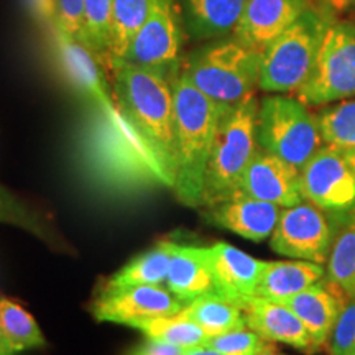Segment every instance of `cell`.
I'll return each mask as SVG.
<instances>
[{
	"label": "cell",
	"instance_id": "9",
	"mask_svg": "<svg viewBox=\"0 0 355 355\" xmlns=\"http://www.w3.org/2000/svg\"><path fill=\"white\" fill-rule=\"evenodd\" d=\"M304 201L334 216H345L355 207V173L343 152L321 146L300 170Z\"/></svg>",
	"mask_w": 355,
	"mask_h": 355
},
{
	"label": "cell",
	"instance_id": "35",
	"mask_svg": "<svg viewBox=\"0 0 355 355\" xmlns=\"http://www.w3.org/2000/svg\"><path fill=\"white\" fill-rule=\"evenodd\" d=\"M184 355H222V354L217 352L216 349L209 347V345H199V347L186 349Z\"/></svg>",
	"mask_w": 355,
	"mask_h": 355
},
{
	"label": "cell",
	"instance_id": "6",
	"mask_svg": "<svg viewBox=\"0 0 355 355\" xmlns=\"http://www.w3.org/2000/svg\"><path fill=\"white\" fill-rule=\"evenodd\" d=\"M257 144L265 152L301 170L321 148L322 139L318 119L309 112L303 101L268 96L259 105Z\"/></svg>",
	"mask_w": 355,
	"mask_h": 355
},
{
	"label": "cell",
	"instance_id": "12",
	"mask_svg": "<svg viewBox=\"0 0 355 355\" xmlns=\"http://www.w3.org/2000/svg\"><path fill=\"white\" fill-rule=\"evenodd\" d=\"M239 194L277 204L279 207H291L304 201L298 168L265 152L260 146L243 173L235 196Z\"/></svg>",
	"mask_w": 355,
	"mask_h": 355
},
{
	"label": "cell",
	"instance_id": "4",
	"mask_svg": "<svg viewBox=\"0 0 355 355\" xmlns=\"http://www.w3.org/2000/svg\"><path fill=\"white\" fill-rule=\"evenodd\" d=\"M260 56L239 40L214 42L194 51L181 74L217 104L234 107L259 87Z\"/></svg>",
	"mask_w": 355,
	"mask_h": 355
},
{
	"label": "cell",
	"instance_id": "23",
	"mask_svg": "<svg viewBox=\"0 0 355 355\" xmlns=\"http://www.w3.org/2000/svg\"><path fill=\"white\" fill-rule=\"evenodd\" d=\"M181 314L196 322L209 337L247 327L243 308L219 295H206L191 301Z\"/></svg>",
	"mask_w": 355,
	"mask_h": 355
},
{
	"label": "cell",
	"instance_id": "33",
	"mask_svg": "<svg viewBox=\"0 0 355 355\" xmlns=\"http://www.w3.org/2000/svg\"><path fill=\"white\" fill-rule=\"evenodd\" d=\"M30 15L38 25L46 26V28H55L56 26V12L55 0H24Z\"/></svg>",
	"mask_w": 355,
	"mask_h": 355
},
{
	"label": "cell",
	"instance_id": "19",
	"mask_svg": "<svg viewBox=\"0 0 355 355\" xmlns=\"http://www.w3.org/2000/svg\"><path fill=\"white\" fill-rule=\"evenodd\" d=\"M170 268L166 285L184 304L206 295H214L211 247L178 245L170 242Z\"/></svg>",
	"mask_w": 355,
	"mask_h": 355
},
{
	"label": "cell",
	"instance_id": "29",
	"mask_svg": "<svg viewBox=\"0 0 355 355\" xmlns=\"http://www.w3.org/2000/svg\"><path fill=\"white\" fill-rule=\"evenodd\" d=\"M316 119L324 144L339 152L355 150V99L324 109Z\"/></svg>",
	"mask_w": 355,
	"mask_h": 355
},
{
	"label": "cell",
	"instance_id": "18",
	"mask_svg": "<svg viewBox=\"0 0 355 355\" xmlns=\"http://www.w3.org/2000/svg\"><path fill=\"white\" fill-rule=\"evenodd\" d=\"M347 296L332 285L329 279L314 283L300 295L293 296L285 304L295 311L308 329L316 350H321L329 340L332 327L344 308Z\"/></svg>",
	"mask_w": 355,
	"mask_h": 355
},
{
	"label": "cell",
	"instance_id": "32",
	"mask_svg": "<svg viewBox=\"0 0 355 355\" xmlns=\"http://www.w3.org/2000/svg\"><path fill=\"white\" fill-rule=\"evenodd\" d=\"M84 0H55L56 26L71 38L83 42Z\"/></svg>",
	"mask_w": 355,
	"mask_h": 355
},
{
	"label": "cell",
	"instance_id": "36",
	"mask_svg": "<svg viewBox=\"0 0 355 355\" xmlns=\"http://www.w3.org/2000/svg\"><path fill=\"white\" fill-rule=\"evenodd\" d=\"M337 10H345V8H355V0H327Z\"/></svg>",
	"mask_w": 355,
	"mask_h": 355
},
{
	"label": "cell",
	"instance_id": "15",
	"mask_svg": "<svg viewBox=\"0 0 355 355\" xmlns=\"http://www.w3.org/2000/svg\"><path fill=\"white\" fill-rule=\"evenodd\" d=\"M279 206L250 196L229 198L204 211V219L216 227L230 230L252 242L272 237L279 217Z\"/></svg>",
	"mask_w": 355,
	"mask_h": 355
},
{
	"label": "cell",
	"instance_id": "25",
	"mask_svg": "<svg viewBox=\"0 0 355 355\" xmlns=\"http://www.w3.org/2000/svg\"><path fill=\"white\" fill-rule=\"evenodd\" d=\"M157 0H114L110 21V50L105 64L114 68L125 55L133 35L148 19Z\"/></svg>",
	"mask_w": 355,
	"mask_h": 355
},
{
	"label": "cell",
	"instance_id": "3",
	"mask_svg": "<svg viewBox=\"0 0 355 355\" xmlns=\"http://www.w3.org/2000/svg\"><path fill=\"white\" fill-rule=\"evenodd\" d=\"M257 115L259 102L254 96L222 114L204 176L202 206H212L237 194L243 173L259 150Z\"/></svg>",
	"mask_w": 355,
	"mask_h": 355
},
{
	"label": "cell",
	"instance_id": "7",
	"mask_svg": "<svg viewBox=\"0 0 355 355\" xmlns=\"http://www.w3.org/2000/svg\"><path fill=\"white\" fill-rule=\"evenodd\" d=\"M306 105H324L355 96V24L327 26L314 68L298 91Z\"/></svg>",
	"mask_w": 355,
	"mask_h": 355
},
{
	"label": "cell",
	"instance_id": "22",
	"mask_svg": "<svg viewBox=\"0 0 355 355\" xmlns=\"http://www.w3.org/2000/svg\"><path fill=\"white\" fill-rule=\"evenodd\" d=\"M46 345L38 322L19 303L0 298V355H15Z\"/></svg>",
	"mask_w": 355,
	"mask_h": 355
},
{
	"label": "cell",
	"instance_id": "39",
	"mask_svg": "<svg viewBox=\"0 0 355 355\" xmlns=\"http://www.w3.org/2000/svg\"><path fill=\"white\" fill-rule=\"evenodd\" d=\"M345 219H347V222H352V224H355V207L349 212V214H345Z\"/></svg>",
	"mask_w": 355,
	"mask_h": 355
},
{
	"label": "cell",
	"instance_id": "11",
	"mask_svg": "<svg viewBox=\"0 0 355 355\" xmlns=\"http://www.w3.org/2000/svg\"><path fill=\"white\" fill-rule=\"evenodd\" d=\"M184 306L170 290L155 285H139L114 290L102 288L92 303L91 313L101 322L132 326L139 321L173 316L181 313Z\"/></svg>",
	"mask_w": 355,
	"mask_h": 355
},
{
	"label": "cell",
	"instance_id": "37",
	"mask_svg": "<svg viewBox=\"0 0 355 355\" xmlns=\"http://www.w3.org/2000/svg\"><path fill=\"white\" fill-rule=\"evenodd\" d=\"M259 355H286V354L282 352V350H279L273 343H270Z\"/></svg>",
	"mask_w": 355,
	"mask_h": 355
},
{
	"label": "cell",
	"instance_id": "34",
	"mask_svg": "<svg viewBox=\"0 0 355 355\" xmlns=\"http://www.w3.org/2000/svg\"><path fill=\"white\" fill-rule=\"evenodd\" d=\"M184 352L186 349L183 347L146 337V340L133 347L127 355H184Z\"/></svg>",
	"mask_w": 355,
	"mask_h": 355
},
{
	"label": "cell",
	"instance_id": "17",
	"mask_svg": "<svg viewBox=\"0 0 355 355\" xmlns=\"http://www.w3.org/2000/svg\"><path fill=\"white\" fill-rule=\"evenodd\" d=\"M243 313L248 329L268 343L286 344L301 352H316L308 329L288 304L254 296L243 306Z\"/></svg>",
	"mask_w": 355,
	"mask_h": 355
},
{
	"label": "cell",
	"instance_id": "8",
	"mask_svg": "<svg viewBox=\"0 0 355 355\" xmlns=\"http://www.w3.org/2000/svg\"><path fill=\"white\" fill-rule=\"evenodd\" d=\"M181 28L171 0H157L148 19L133 35L121 63L158 71L175 81L181 73Z\"/></svg>",
	"mask_w": 355,
	"mask_h": 355
},
{
	"label": "cell",
	"instance_id": "26",
	"mask_svg": "<svg viewBox=\"0 0 355 355\" xmlns=\"http://www.w3.org/2000/svg\"><path fill=\"white\" fill-rule=\"evenodd\" d=\"M130 327L141 331L148 339L162 340V343L178 345V347L183 349L206 345L207 339H209V336L196 322L189 321L181 313L173 314V316L148 319V321H139L132 324Z\"/></svg>",
	"mask_w": 355,
	"mask_h": 355
},
{
	"label": "cell",
	"instance_id": "13",
	"mask_svg": "<svg viewBox=\"0 0 355 355\" xmlns=\"http://www.w3.org/2000/svg\"><path fill=\"white\" fill-rule=\"evenodd\" d=\"M53 32H55L58 58H60V63L63 66L69 81L83 94H86L89 99L96 102V105L102 110L107 121L117 123V125L125 123V119L119 110V105L109 94L107 84H105L99 69V60L94 53L87 50L78 40L61 32L60 28H53Z\"/></svg>",
	"mask_w": 355,
	"mask_h": 355
},
{
	"label": "cell",
	"instance_id": "2",
	"mask_svg": "<svg viewBox=\"0 0 355 355\" xmlns=\"http://www.w3.org/2000/svg\"><path fill=\"white\" fill-rule=\"evenodd\" d=\"M227 107L180 73L173 81V127H175L176 178L173 191L181 204L202 206L204 176L220 117Z\"/></svg>",
	"mask_w": 355,
	"mask_h": 355
},
{
	"label": "cell",
	"instance_id": "5",
	"mask_svg": "<svg viewBox=\"0 0 355 355\" xmlns=\"http://www.w3.org/2000/svg\"><path fill=\"white\" fill-rule=\"evenodd\" d=\"M327 30L326 20L306 10L261 51L259 87L265 92H298L314 68Z\"/></svg>",
	"mask_w": 355,
	"mask_h": 355
},
{
	"label": "cell",
	"instance_id": "14",
	"mask_svg": "<svg viewBox=\"0 0 355 355\" xmlns=\"http://www.w3.org/2000/svg\"><path fill=\"white\" fill-rule=\"evenodd\" d=\"M306 10V0H247L235 40L261 53Z\"/></svg>",
	"mask_w": 355,
	"mask_h": 355
},
{
	"label": "cell",
	"instance_id": "16",
	"mask_svg": "<svg viewBox=\"0 0 355 355\" xmlns=\"http://www.w3.org/2000/svg\"><path fill=\"white\" fill-rule=\"evenodd\" d=\"M214 295L232 301L241 308L255 296L265 260L254 259L241 248L219 242L211 247Z\"/></svg>",
	"mask_w": 355,
	"mask_h": 355
},
{
	"label": "cell",
	"instance_id": "31",
	"mask_svg": "<svg viewBox=\"0 0 355 355\" xmlns=\"http://www.w3.org/2000/svg\"><path fill=\"white\" fill-rule=\"evenodd\" d=\"M329 355H355V298L345 301L327 340Z\"/></svg>",
	"mask_w": 355,
	"mask_h": 355
},
{
	"label": "cell",
	"instance_id": "21",
	"mask_svg": "<svg viewBox=\"0 0 355 355\" xmlns=\"http://www.w3.org/2000/svg\"><path fill=\"white\" fill-rule=\"evenodd\" d=\"M247 0H183L186 24L194 38H219L237 26Z\"/></svg>",
	"mask_w": 355,
	"mask_h": 355
},
{
	"label": "cell",
	"instance_id": "1",
	"mask_svg": "<svg viewBox=\"0 0 355 355\" xmlns=\"http://www.w3.org/2000/svg\"><path fill=\"white\" fill-rule=\"evenodd\" d=\"M112 69L119 110L144 146L150 171L173 188L176 178L173 81L158 71L127 63Z\"/></svg>",
	"mask_w": 355,
	"mask_h": 355
},
{
	"label": "cell",
	"instance_id": "27",
	"mask_svg": "<svg viewBox=\"0 0 355 355\" xmlns=\"http://www.w3.org/2000/svg\"><path fill=\"white\" fill-rule=\"evenodd\" d=\"M327 279L347 300L355 298V224L347 222L336 232L329 255H327Z\"/></svg>",
	"mask_w": 355,
	"mask_h": 355
},
{
	"label": "cell",
	"instance_id": "20",
	"mask_svg": "<svg viewBox=\"0 0 355 355\" xmlns=\"http://www.w3.org/2000/svg\"><path fill=\"white\" fill-rule=\"evenodd\" d=\"M324 275H326L324 266L313 261H266L257 285L255 296L286 303L306 288L321 282Z\"/></svg>",
	"mask_w": 355,
	"mask_h": 355
},
{
	"label": "cell",
	"instance_id": "38",
	"mask_svg": "<svg viewBox=\"0 0 355 355\" xmlns=\"http://www.w3.org/2000/svg\"><path fill=\"white\" fill-rule=\"evenodd\" d=\"M343 155H344V158L347 159L349 166L352 168L355 173V150H347V152H343Z\"/></svg>",
	"mask_w": 355,
	"mask_h": 355
},
{
	"label": "cell",
	"instance_id": "24",
	"mask_svg": "<svg viewBox=\"0 0 355 355\" xmlns=\"http://www.w3.org/2000/svg\"><path fill=\"white\" fill-rule=\"evenodd\" d=\"M170 241L159 242L152 250L145 252L135 257L132 261L114 273L104 288L114 290V288L139 286V285H155L159 286L166 282L168 268H170Z\"/></svg>",
	"mask_w": 355,
	"mask_h": 355
},
{
	"label": "cell",
	"instance_id": "30",
	"mask_svg": "<svg viewBox=\"0 0 355 355\" xmlns=\"http://www.w3.org/2000/svg\"><path fill=\"white\" fill-rule=\"evenodd\" d=\"M268 344V340L248 327L212 336L206 343L222 355H259Z\"/></svg>",
	"mask_w": 355,
	"mask_h": 355
},
{
	"label": "cell",
	"instance_id": "28",
	"mask_svg": "<svg viewBox=\"0 0 355 355\" xmlns=\"http://www.w3.org/2000/svg\"><path fill=\"white\" fill-rule=\"evenodd\" d=\"M114 0H84L83 44L97 60L107 61L110 50V21Z\"/></svg>",
	"mask_w": 355,
	"mask_h": 355
},
{
	"label": "cell",
	"instance_id": "10",
	"mask_svg": "<svg viewBox=\"0 0 355 355\" xmlns=\"http://www.w3.org/2000/svg\"><path fill=\"white\" fill-rule=\"evenodd\" d=\"M334 235V227L324 211L303 201L296 206L283 207L270 247L288 259L324 265Z\"/></svg>",
	"mask_w": 355,
	"mask_h": 355
}]
</instances>
